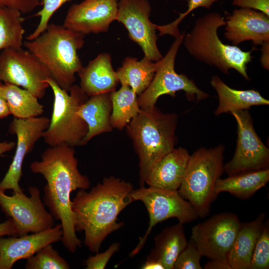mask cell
<instances>
[{"mask_svg": "<svg viewBox=\"0 0 269 269\" xmlns=\"http://www.w3.org/2000/svg\"><path fill=\"white\" fill-rule=\"evenodd\" d=\"M85 37L63 25L49 23L42 33L23 42V46L47 68L58 85L69 92L75 74L84 67L78 51L85 43Z\"/></svg>", "mask_w": 269, "mask_h": 269, "instance_id": "4", "label": "cell"}, {"mask_svg": "<svg viewBox=\"0 0 269 269\" xmlns=\"http://www.w3.org/2000/svg\"><path fill=\"white\" fill-rule=\"evenodd\" d=\"M141 269H164L163 267L159 263L146 261L144 264L141 266Z\"/></svg>", "mask_w": 269, "mask_h": 269, "instance_id": "43", "label": "cell"}, {"mask_svg": "<svg viewBox=\"0 0 269 269\" xmlns=\"http://www.w3.org/2000/svg\"><path fill=\"white\" fill-rule=\"evenodd\" d=\"M205 269H232L227 259L210 260L204 267Z\"/></svg>", "mask_w": 269, "mask_h": 269, "instance_id": "39", "label": "cell"}, {"mask_svg": "<svg viewBox=\"0 0 269 269\" xmlns=\"http://www.w3.org/2000/svg\"><path fill=\"white\" fill-rule=\"evenodd\" d=\"M177 123L175 113H163L154 106L141 109L126 127L138 158L140 187L157 162L175 148Z\"/></svg>", "mask_w": 269, "mask_h": 269, "instance_id": "3", "label": "cell"}, {"mask_svg": "<svg viewBox=\"0 0 269 269\" xmlns=\"http://www.w3.org/2000/svg\"><path fill=\"white\" fill-rule=\"evenodd\" d=\"M269 181V168L243 172L231 175L217 181L215 192L218 195L223 192L230 193L242 200L252 197Z\"/></svg>", "mask_w": 269, "mask_h": 269, "instance_id": "25", "label": "cell"}, {"mask_svg": "<svg viewBox=\"0 0 269 269\" xmlns=\"http://www.w3.org/2000/svg\"><path fill=\"white\" fill-rule=\"evenodd\" d=\"M3 83L0 81V119L7 117L10 112L2 90Z\"/></svg>", "mask_w": 269, "mask_h": 269, "instance_id": "40", "label": "cell"}, {"mask_svg": "<svg viewBox=\"0 0 269 269\" xmlns=\"http://www.w3.org/2000/svg\"><path fill=\"white\" fill-rule=\"evenodd\" d=\"M183 37L184 34H181L175 38L165 55L157 61L156 70L151 82L137 97L141 109L152 108L155 106L161 96H174L175 93L180 91L185 92L190 101H199L208 98V94L201 90L193 80L184 74H178L175 71V59Z\"/></svg>", "mask_w": 269, "mask_h": 269, "instance_id": "8", "label": "cell"}, {"mask_svg": "<svg viewBox=\"0 0 269 269\" xmlns=\"http://www.w3.org/2000/svg\"><path fill=\"white\" fill-rule=\"evenodd\" d=\"M15 146L16 143L13 141L0 142V156L6 152L10 151Z\"/></svg>", "mask_w": 269, "mask_h": 269, "instance_id": "42", "label": "cell"}, {"mask_svg": "<svg viewBox=\"0 0 269 269\" xmlns=\"http://www.w3.org/2000/svg\"><path fill=\"white\" fill-rule=\"evenodd\" d=\"M49 123L50 119L43 116L25 119L14 118L9 124L8 131L16 136V149L11 163L0 182V191L11 189L14 192L23 191L19 182L22 176L23 160L33 150L36 142L42 137Z\"/></svg>", "mask_w": 269, "mask_h": 269, "instance_id": "15", "label": "cell"}, {"mask_svg": "<svg viewBox=\"0 0 269 269\" xmlns=\"http://www.w3.org/2000/svg\"><path fill=\"white\" fill-rule=\"evenodd\" d=\"M266 216V214L262 212L254 220L241 223L239 231L227 255L232 269H250L252 254Z\"/></svg>", "mask_w": 269, "mask_h": 269, "instance_id": "22", "label": "cell"}, {"mask_svg": "<svg viewBox=\"0 0 269 269\" xmlns=\"http://www.w3.org/2000/svg\"><path fill=\"white\" fill-rule=\"evenodd\" d=\"M119 243H113L105 252L89 257L85 261L87 269H104L112 256L119 250Z\"/></svg>", "mask_w": 269, "mask_h": 269, "instance_id": "35", "label": "cell"}, {"mask_svg": "<svg viewBox=\"0 0 269 269\" xmlns=\"http://www.w3.org/2000/svg\"><path fill=\"white\" fill-rule=\"evenodd\" d=\"M42 4V0H0V6L17 10L22 14L31 12Z\"/></svg>", "mask_w": 269, "mask_h": 269, "instance_id": "36", "label": "cell"}, {"mask_svg": "<svg viewBox=\"0 0 269 269\" xmlns=\"http://www.w3.org/2000/svg\"><path fill=\"white\" fill-rule=\"evenodd\" d=\"M23 21L22 13L17 10L0 6V51L22 48Z\"/></svg>", "mask_w": 269, "mask_h": 269, "instance_id": "29", "label": "cell"}, {"mask_svg": "<svg viewBox=\"0 0 269 269\" xmlns=\"http://www.w3.org/2000/svg\"><path fill=\"white\" fill-rule=\"evenodd\" d=\"M47 68L27 50L7 48L0 53V81L28 90L38 99L49 87Z\"/></svg>", "mask_w": 269, "mask_h": 269, "instance_id": "10", "label": "cell"}, {"mask_svg": "<svg viewBox=\"0 0 269 269\" xmlns=\"http://www.w3.org/2000/svg\"><path fill=\"white\" fill-rule=\"evenodd\" d=\"M224 151L225 146L221 144L209 149L201 147L190 156L178 192L190 202L199 217L208 215L217 197L215 187L224 172Z\"/></svg>", "mask_w": 269, "mask_h": 269, "instance_id": "6", "label": "cell"}, {"mask_svg": "<svg viewBox=\"0 0 269 269\" xmlns=\"http://www.w3.org/2000/svg\"><path fill=\"white\" fill-rule=\"evenodd\" d=\"M157 68V62L146 57L140 60L136 58L127 57L121 67L116 72L121 85L129 86L137 95H139L149 86Z\"/></svg>", "mask_w": 269, "mask_h": 269, "instance_id": "26", "label": "cell"}, {"mask_svg": "<svg viewBox=\"0 0 269 269\" xmlns=\"http://www.w3.org/2000/svg\"><path fill=\"white\" fill-rule=\"evenodd\" d=\"M112 111L110 118L113 128L123 130L141 111L137 95L128 85H122L118 91L110 92Z\"/></svg>", "mask_w": 269, "mask_h": 269, "instance_id": "28", "label": "cell"}, {"mask_svg": "<svg viewBox=\"0 0 269 269\" xmlns=\"http://www.w3.org/2000/svg\"><path fill=\"white\" fill-rule=\"evenodd\" d=\"M131 183L114 176L104 178L89 192L80 189L72 200L76 231H84V244L92 253H98L111 233L124 226L117 217L134 202Z\"/></svg>", "mask_w": 269, "mask_h": 269, "instance_id": "2", "label": "cell"}, {"mask_svg": "<svg viewBox=\"0 0 269 269\" xmlns=\"http://www.w3.org/2000/svg\"><path fill=\"white\" fill-rule=\"evenodd\" d=\"M225 19L224 36L233 45L251 40L255 45L269 41V16L250 8L235 9Z\"/></svg>", "mask_w": 269, "mask_h": 269, "instance_id": "17", "label": "cell"}, {"mask_svg": "<svg viewBox=\"0 0 269 269\" xmlns=\"http://www.w3.org/2000/svg\"><path fill=\"white\" fill-rule=\"evenodd\" d=\"M18 236L17 226L11 218L0 223V237L5 236Z\"/></svg>", "mask_w": 269, "mask_h": 269, "instance_id": "38", "label": "cell"}, {"mask_svg": "<svg viewBox=\"0 0 269 269\" xmlns=\"http://www.w3.org/2000/svg\"><path fill=\"white\" fill-rule=\"evenodd\" d=\"M241 226L236 214L218 213L194 226L190 240L202 257L210 260L226 259Z\"/></svg>", "mask_w": 269, "mask_h": 269, "instance_id": "12", "label": "cell"}, {"mask_svg": "<svg viewBox=\"0 0 269 269\" xmlns=\"http://www.w3.org/2000/svg\"><path fill=\"white\" fill-rule=\"evenodd\" d=\"M28 189L29 197L23 191L13 192L8 196L0 190V207L15 223L18 236L39 233L54 226V218L45 210L39 190L35 186H29Z\"/></svg>", "mask_w": 269, "mask_h": 269, "instance_id": "13", "label": "cell"}, {"mask_svg": "<svg viewBox=\"0 0 269 269\" xmlns=\"http://www.w3.org/2000/svg\"><path fill=\"white\" fill-rule=\"evenodd\" d=\"M61 224L43 231L18 237H0V269H10L21 259H27L43 247L61 240Z\"/></svg>", "mask_w": 269, "mask_h": 269, "instance_id": "18", "label": "cell"}, {"mask_svg": "<svg viewBox=\"0 0 269 269\" xmlns=\"http://www.w3.org/2000/svg\"><path fill=\"white\" fill-rule=\"evenodd\" d=\"M26 269H69V263L55 250L47 245L27 259Z\"/></svg>", "mask_w": 269, "mask_h": 269, "instance_id": "30", "label": "cell"}, {"mask_svg": "<svg viewBox=\"0 0 269 269\" xmlns=\"http://www.w3.org/2000/svg\"><path fill=\"white\" fill-rule=\"evenodd\" d=\"M262 54L261 64L262 67L267 70H269V41H266L262 44Z\"/></svg>", "mask_w": 269, "mask_h": 269, "instance_id": "41", "label": "cell"}, {"mask_svg": "<svg viewBox=\"0 0 269 269\" xmlns=\"http://www.w3.org/2000/svg\"><path fill=\"white\" fill-rule=\"evenodd\" d=\"M266 220L257 239L249 269L269 268V222Z\"/></svg>", "mask_w": 269, "mask_h": 269, "instance_id": "31", "label": "cell"}, {"mask_svg": "<svg viewBox=\"0 0 269 269\" xmlns=\"http://www.w3.org/2000/svg\"><path fill=\"white\" fill-rule=\"evenodd\" d=\"M46 82L52 91L54 101L49 125L42 136L44 142L49 146L63 143L74 147L85 145L88 126L78 111L89 97L77 85H73L67 92L51 78Z\"/></svg>", "mask_w": 269, "mask_h": 269, "instance_id": "7", "label": "cell"}, {"mask_svg": "<svg viewBox=\"0 0 269 269\" xmlns=\"http://www.w3.org/2000/svg\"><path fill=\"white\" fill-rule=\"evenodd\" d=\"M112 111L110 92L89 96L79 107L78 114L86 122L88 128L84 139V144L94 137L112 131L110 122Z\"/></svg>", "mask_w": 269, "mask_h": 269, "instance_id": "21", "label": "cell"}, {"mask_svg": "<svg viewBox=\"0 0 269 269\" xmlns=\"http://www.w3.org/2000/svg\"><path fill=\"white\" fill-rule=\"evenodd\" d=\"M72 0H42V8L34 14L39 16L40 20L34 30L26 37L27 40H31L42 33L46 29L53 14L64 3Z\"/></svg>", "mask_w": 269, "mask_h": 269, "instance_id": "33", "label": "cell"}, {"mask_svg": "<svg viewBox=\"0 0 269 269\" xmlns=\"http://www.w3.org/2000/svg\"><path fill=\"white\" fill-rule=\"evenodd\" d=\"M131 196L134 201L139 200L144 204L149 221L145 233L130 253V257H134L142 249L152 228L157 224L176 218L179 223L184 224L193 222L199 217L192 205L179 194L178 190L144 186L133 190Z\"/></svg>", "mask_w": 269, "mask_h": 269, "instance_id": "9", "label": "cell"}, {"mask_svg": "<svg viewBox=\"0 0 269 269\" xmlns=\"http://www.w3.org/2000/svg\"><path fill=\"white\" fill-rule=\"evenodd\" d=\"M190 155L182 147L175 148L163 156L152 168L145 183L149 186L178 190Z\"/></svg>", "mask_w": 269, "mask_h": 269, "instance_id": "19", "label": "cell"}, {"mask_svg": "<svg viewBox=\"0 0 269 269\" xmlns=\"http://www.w3.org/2000/svg\"><path fill=\"white\" fill-rule=\"evenodd\" d=\"M211 85L216 91L219 100L215 115L248 110L254 106L268 105L269 100L264 98L259 91L252 89L236 90L230 88L217 75L211 77Z\"/></svg>", "mask_w": 269, "mask_h": 269, "instance_id": "24", "label": "cell"}, {"mask_svg": "<svg viewBox=\"0 0 269 269\" xmlns=\"http://www.w3.org/2000/svg\"><path fill=\"white\" fill-rule=\"evenodd\" d=\"M2 90L10 114L14 118L25 119L43 114V105L28 90L6 83H3Z\"/></svg>", "mask_w": 269, "mask_h": 269, "instance_id": "27", "label": "cell"}, {"mask_svg": "<svg viewBox=\"0 0 269 269\" xmlns=\"http://www.w3.org/2000/svg\"><path fill=\"white\" fill-rule=\"evenodd\" d=\"M202 257L201 253L190 240L177 257L174 266V269H202L200 260Z\"/></svg>", "mask_w": 269, "mask_h": 269, "instance_id": "34", "label": "cell"}, {"mask_svg": "<svg viewBox=\"0 0 269 269\" xmlns=\"http://www.w3.org/2000/svg\"><path fill=\"white\" fill-rule=\"evenodd\" d=\"M225 24V19L220 13H208L197 18L190 31L184 34L182 43L197 60L226 75L230 69H235L249 80L247 65L252 61L253 49L244 51L237 46L224 44L218 36V30Z\"/></svg>", "mask_w": 269, "mask_h": 269, "instance_id": "5", "label": "cell"}, {"mask_svg": "<svg viewBox=\"0 0 269 269\" xmlns=\"http://www.w3.org/2000/svg\"><path fill=\"white\" fill-rule=\"evenodd\" d=\"M233 5L260 10L269 16V0H232Z\"/></svg>", "mask_w": 269, "mask_h": 269, "instance_id": "37", "label": "cell"}, {"mask_svg": "<svg viewBox=\"0 0 269 269\" xmlns=\"http://www.w3.org/2000/svg\"><path fill=\"white\" fill-rule=\"evenodd\" d=\"M154 241V248L146 261L158 263L164 269H173L177 257L188 243L183 224L179 222L164 228Z\"/></svg>", "mask_w": 269, "mask_h": 269, "instance_id": "23", "label": "cell"}, {"mask_svg": "<svg viewBox=\"0 0 269 269\" xmlns=\"http://www.w3.org/2000/svg\"><path fill=\"white\" fill-rule=\"evenodd\" d=\"M148 0H119L116 20L127 29L130 38L141 48L144 56L154 62L163 57L157 45L156 24L149 19Z\"/></svg>", "mask_w": 269, "mask_h": 269, "instance_id": "14", "label": "cell"}, {"mask_svg": "<svg viewBox=\"0 0 269 269\" xmlns=\"http://www.w3.org/2000/svg\"><path fill=\"white\" fill-rule=\"evenodd\" d=\"M119 0H84L68 9L63 25L84 35L107 32L116 20Z\"/></svg>", "mask_w": 269, "mask_h": 269, "instance_id": "16", "label": "cell"}, {"mask_svg": "<svg viewBox=\"0 0 269 269\" xmlns=\"http://www.w3.org/2000/svg\"><path fill=\"white\" fill-rule=\"evenodd\" d=\"M75 154L74 147L66 143L49 146L42 153L40 161L30 164L31 172L41 174L46 181L43 200L54 218L61 221V240L71 253L81 246L75 229L71 193L77 189H88L91 184L88 177L79 171Z\"/></svg>", "mask_w": 269, "mask_h": 269, "instance_id": "1", "label": "cell"}, {"mask_svg": "<svg viewBox=\"0 0 269 269\" xmlns=\"http://www.w3.org/2000/svg\"><path fill=\"white\" fill-rule=\"evenodd\" d=\"M238 126L234 155L224 164L228 176L240 172L269 168V149L256 132L248 110L231 112Z\"/></svg>", "mask_w": 269, "mask_h": 269, "instance_id": "11", "label": "cell"}, {"mask_svg": "<svg viewBox=\"0 0 269 269\" xmlns=\"http://www.w3.org/2000/svg\"><path fill=\"white\" fill-rule=\"evenodd\" d=\"M220 0H189L188 8L186 11L180 13L179 17L174 21L164 25L156 24V29L159 32V35L169 34L177 38L180 35L178 25L182 20L193 10L198 7L209 9L216 2Z\"/></svg>", "mask_w": 269, "mask_h": 269, "instance_id": "32", "label": "cell"}, {"mask_svg": "<svg viewBox=\"0 0 269 269\" xmlns=\"http://www.w3.org/2000/svg\"><path fill=\"white\" fill-rule=\"evenodd\" d=\"M78 74L80 87L88 97L111 92L116 90L119 82L111 55L106 53H101L90 61Z\"/></svg>", "mask_w": 269, "mask_h": 269, "instance_id": "20", "label": "cell"}]
</instances>
